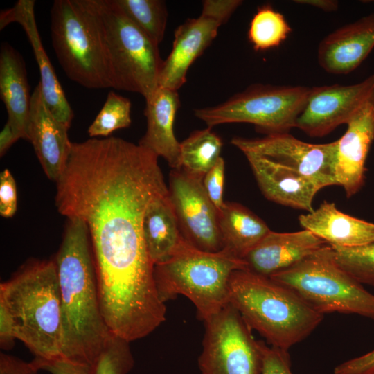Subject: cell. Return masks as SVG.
Instances as JSON below:
<instances>
[{
    "mask_svg": "<svg viewBox=\"0 0 374 374\" xmlns=\"http://www.w3.org/2000/svg\"><path fill=\"white\" fill-rule=\"evenodd\" d=\"M263 364L261 374H293L288 350L269 346L262 341Z\"/></svg>",
    "mask_w": 374,
    "mask_h": 374,
    "instance_id": "obj_32",
    "label": "cell"
},
{
    "mask_svg": "<svg viewBox=\"0 0 374 374\" xmlns=\"http://www.w3.org/2000/svg\"><path fill=\"white\" fill-rule=\"evenodd\" d=\"M347 126L337 140L335 176L338 186L350 197L364 184L366 160L374 140V105L359 113Z\"/></svg>",
    "mask_w": 374,
    "mask_h": 374,
    "instance_id": "obj_19",
    "label": "cell"
},
{
    "mask_svg": "<svg viewBox=\"0 0 374 374\" xmlns=\"http://www.w3.org/2000/svg\"><path fill=\"white\" fill-rule=\"evenodd\" d=\"M17 208V187L15 179L8 169L0 174V215L12 217Z\"/></svg>",
    "mask_w": 374,
    "mask_h": 374,
    "instance_id": "obj_33",
    "label": "cell"
},
{
    "mask_svg": "<svg viewBox=\"0 0 374 374\" xmlns=\"http://www.w3.org/2000/svg\"><path fill=\"white\" fill-rule=\"evenodd\" d=\"M143 231L148 252L154 265L168 260L185 240L168 192L149 205L143 219Z\"/></svg>",
    "mask_w": 374,
    "mask_h": 374,
    "instance_id": "obj_23",
    "label": "cell"
},
{
    "mask_svg": "<svg viewBox=\"0 0 374 374\" xmlns=\"http://www.w3.org/2000/svg\"><path fill=\"white\" fill-rule=\"evenodd\" d=\"M203 348L198 359L202 374H261L262 341L230 303L204 321Z\"/></svg>",
    "mask_w": 374,
    "mask_h": 374,
    "instance_id": "obj_9",
    "label": "cell"
},
{
    "mask_svg": "<svg viewBox=\"0 0 374 374\" xmlns=\"http://www.w3.org/2000/svg\"><path fill=\"white\" fill-rule=\"evenodd\" d=\"M328 243L311 231H270L244 258L248 270L267 277L298 263Z\"/></svg>",
    "mask_w": 374,
    "mask_h": 374,
    "instance_id": "obj_18",
    "label": "cell"
},
{
    "mask_svg": "<svg viewBox=\"0 0 374 374\" xmlns=\"http://www.w3.org/2000/svg\"><path fill=\"white\" fill-rule=\"evenodd\" d=\"M291 32L285 17L270 4H265L259 7L253 15L248 39L256 51H265L278 46Z\"/></svg>",
    "mask_w": 374,
    "mask_h": 374,
    "instance_id": "obj_27",
    "label": "cell"
},
{
    "mask_svg": "<svg viewBox=\"0 0 374 374\" xmlns=\"http://www.w3.org/2000/svg\"><path fill=\"white\" fill-rule=\"evenodd\" d=\"M374 373V349L347 360L334 369V374H372Z\"/></svg>",
    "mask_w": 374,
    "mask_h": 374,
    "instance_id": "obj_35",
    "label": "cell"
},
{
    "mask_svg": "<svg viewBox=\"0 0 374 374\" xmlns=\"http://www.w3.org/2000/svg\"><path fill=\"white\" fill-rule=\"evenodd\" d=\"M35 4L34 0H19L12 8L1 10L0 30L13 22L22 26L38 64L39 83L44 102L54 117L70 127L73 112L43 47L35 19Z\"/></svg>",
    "mask_w": 374,
    "mask_h": 374,
    "instance_id": "obj_14",
    "label": "cell"
},
{
    "mask_svg": "<svg viewBox=\"0 0 374 374\" xmlns=\"http://www.w3.org/2000/svg\"><path fill=\"white\" fill-rule=\"evenodd\" d=\"M224 178L225 163L223 158L220 157L202 180L208 197L219 212L225 204L223 199Z\"/></svg>",
    "mask_w": 374,
    "mask_h": 374,
    "instance_id": "obj_31",
    "label": "cell"
},
{
    "mask_svg": "<svg viewBox=\"0 0 374 374\" xmlns=\"http://www.w3.org/2000/svg\"><path fill=\"white\" fill-rule=\"evenodd\" d=\"M131 101L114 91L108 93L106 100L88 128L92 137H109L114 131L129 127L132 123Z\"/></svg>",
    "mask_w": 374,
    "mask_h": 374,
    "instance_id": "obj_28",
    "label": "cell"
},
{
    "mask_svg": "<svg viewBox=\"0 0 374 374\" xmlns=\"http://www.w3.org/2000/svg\"><path fill=\"white\" fill-rule=\"evenodd\" d=\"M310 89L303 86L253 84L215 106L196 109L194 114L211 128L247 123L267 135L285 133L295 127Z\"/></svg>",
    "mask_w": 374,
    "mask_h": 374,
    "instance_id": "obj_8",
    "label": "cell"
},
{
    "mask_svg": "<svg viewBox=\"0 0 374 374\" xmlns=\"http://www.w3.org/2000/svg\"><path fill=\"white\" fill-rule=\"evenodd\" d=\"M130 343L112 335L92 368V374H127L134 366Z\"/></svg>",
    "mask_w": 374,
    "mask_h": 374,
    "instance_id": "obj_30",
    "label": "cell"
},
{
    "mask_svg": "<svg viewBox=\"0 0 374 374\" xmlns=\"http://www.w3.org/2000/svg\"><path fill=\"white\" fill-rule=\"evenodd\" d=\"M125 16L159 45L166 32L168 12L162 0H114Z\"/></svg>",
    "mask_w": 374,
    "mask_h": 374,
    "instance_id": "obj_26",
    "label": "cell"
},
{
    "mask_svg": "<svg viewBox=\"0 0 374 374\" xmlns=\"http://www.w3.org/2000/svg\"><path fill=\"white\" fill-rule=\"evenodd\" d=\"M294 292L314 310L374 320V294L336 262L328 244L269 277Z\"/></svg>",
    "mask_w": 374,
    "mask_h": 374,
    "instance_id": "obj_6",
    "label": "cell"
},
{
    "mask_svg": "<svg viewBox=\"0 0 374 374\" xmlns=\"http://www.w3.org/2000/svg\"><path fill=\"white\" fill-rule=\"evenodd\" d=\"M238 269L248 270L244 260L225 249L202 251L185 239L168 260L154 265V276L162 302L184 295L204 321L229 303V280Z\"/></svg>",
    "mask_w": 374,
    "mask_h": 374,
    "instance_id": "obj_4",
    "label": "cell"
},
{
    "mask_svg": "<svg viewBox=\"0 0 374 374\" xmlns=\"http://www.w3.org/2000/svg\"><path fill=\"white\" fill-rule=\"evenodd\" d=\"M222 148V139L211 127L194 131L181 142V168L203 179L221 157Z\"/></svg>",
    "mask_w": 374,
    "mask_h": 374,
    "instance_id": "obj_25",
    "label": "cell"
},
{
    "mask_svg": "<svg viewBox=\"0 0 374 374\" xmlns=\"http://www.w3.org/2000/svg\"><path fill=\"white\" fill-rule=\"evenodd\" d=\"M31 362L39 371L44 370L51 374H92L91 366L63 358L52 360L34 359Z\"/></svg>",
    "mask_w": 374,
    "mask_h": 374,
    "instance_id": "obj_34",
    "label": "cell"
},
{
    "mask_svg": "<svg viewBox=\"0 0 374 374\" xmlns=\"http://www.w3.org/2000/svg\"><path fill=\"white\" fill-rule=\"evenodd\" d=\"M298 3L309 5L326 12H332L338 9V2L334 0H298Z\"/></svg>",
    "mask_w": 374,
    "mask_h": 374,
    "instance_id": "obj_39",
    "label": "cell"
},
{
    "mask_svg": "<svg viewBox=\"0 0 374 374\" xmlns=\"http://www.w3.org/2000/svg\"><path fill=\"white\" fill-rule=\"evenodd\" d=\"M62 309L63 359L93 367L113 335L101 311L88 227L67 218L55 257Z\"/></svg>",
    "mask_w": 374,
    "mask_h": 374,
    "instance_id": "obj_1",
    "label": "cell"
},
{
    "mask_svg": "<svg viewBox=\"0 0 374 374\" xmlns=\"http://www.w3.org/2000/svg\"><path fill=\"white\" fill-rule=\"evenodd\" d=\"M69 129L51 114L38 83L31 93L28 141L32 143L46 175L55 182L66 166L71 143Z\"/></svg>",
    "mask_w": 374,
    "mask_h": 374,
    "instance_id": "obj_15",
    "label": "cell"
},
{
    "mask_svg": "<svg viewBox=\"0 0 374 374\" xmlns=\"http://www.w3.org/2000/svg\"><path fill=\"white\" fill-rule=\"evenodd\" d=\"M51 33L57 60L70 80L88 89L112 87L95 0H55Z\"/></svg>",
    "mask_w": 374,
    "mask_h": 374,
    "instance_id": "obj_5",
    "label": "cell"
},
{
    "mask_svg": "<svg viewBox=\"0 0 374 374\" xmlns=\"http://www.w3.org/2000/svg\"><path fill=\"white\" fill-rule=\"evenodd\" d=\"M16 331L14 320L6 306L0 302V346L10 350L15 344Z\"/></svg>",
    "mask_w": 374,
    "mask_h": 374,
    "instance_id": "obj_36",
    "label": "cell"
},
{
    "mask_svg": "<svg viewBox=\"0 0 374 374\" xmlns=\"http://www.w3.org/2000/svg\"><path fill=\"white\" fill-rule=\"evenodd\" d=\"M373 105L374 73L354 84L310 87L295 127L310 136L322 137Z\"/></svg>",
    "mask_w": 374,
    "mask_h": 374,
    "instance_id": "obj_13",
    "label": "cell"
},
{
    "mask_svg": "<svg viewBox=\"0 0 374 374\" xmlns=\"http://www.w3.org/2000/svg\"><path fill=\"white\" fill-rule=\"evenodd\" d=\"M330 246L343 269L361 284L374 287V243L355 247Z\"/></svg>",
    "mask_w": 374,
    "mask_h": 374,
    "instance_id": "obj_29",
    "label": "cell"
},
{
    "mask_svg": "<svg viewBox=\"0 0 374 374\" xmlns=\"http://www.w3.org/2000/svg\"><path fill=\"white\" fill-rule=\"evenodd\" d=\"M202 180L181 168L172 169L169 198L184 238L202 251L219 252L224 249L219 211L208 197Z\"/></svg>",
    "mask_w": 374,
    "mask_h": 374,
    "instance_id": "obj_12",
    "label": "cell"
},
{
    "mask_svg": "<svg viewBox=\"0 0 374 374\" xmlns=\"http://www.w3.org/2000/svg\"><path fill=\"white\" fill-rule=\"evenodd\" d=\"M100 16L112 88L148 99L159 86L163 64L159 46L136 26L114 0H95Z\"/></svg>",
    "mask_w": 374,
    "mask_h": 374,
    "instance_id": "obj_7",
    "label": "cell"
},
{
    "mask_svg": "<svg viewBox=\"0 0 374 374\" xmlns=\"http://www.w3.org/2000/svg\"><path fill=\"white\" fill-rule=\"evenodd\" d=\"M244 155L260 190L267 199L308 213L314 211V197L323 188L318 183L264 157L253 154Z\"/></svg>",
    "mask_w": 374,
    "mask_h": 374,
    "instance_id": "obj_17",
    "label": "cell"
},
{
    "mask_svg": "<svg viewBox=\"0 0 374 374\" xmlns=\"http://www.w3.org/2000/svg\"><path fill=\"white\" fill-rule=\"evenodd\" d=\"M372 374H374V373H372Z\"/></svg>",
    "mask_w": 374,
    "mask_h": 374,
    "instance_id": "obj_40",
    "label": "cell"
},
{
    "mask_svg": "<svg viewBox=\"0 0 374 374\" xmlns=\"http://www.w3.org/2000/svg\"><path fill=\"white\" fill-rule=\"evenodd\" d=\"M374 48V13L326 36L318 47V62L326 72L345 75L356 69Z\"/></svg>",
    "mask_w": 374,
    "mask_h": 374,
    "instance_id": "obj_16",
    "label": "cell"
},
{
    "mask_svg": "<svg viewBox=\"0 0 374 374\" xmlns=\"http://www.w3.org/2000/svg\"><path fill=\"white\" fill-rule=\"evenodd\" d=\"M0 374H39V370L32 362L1 353Z\"/></svg>",
    "mask_w": 374,
    "mask_h": 374,
    "instance_id": "obj_37",
    "label": "cell"
},
{
    "mask_svg": "<svg viewBox=\"0 0 374 374\" xmlns=\"http://www.w3.org/2000/svg\"><path fill=\"white\" fill-rule=\"evenodd\" d=\"M229 295L251 330L285 350L308 337L323 319L289 287L247 269L233 272Z\"/></svg>",
    "mask_w": 374,
    "mask_h": 374,
    "instance_id": "obj_3",
    "label": "cell"
},
{
    "mask_svg": "<svg viewBox=\"0 0 374 374\" xmlns=\"http://www.w3.org/2000/svg\"><path fill=\"white\" fill-rule=\"evenodd\" d=\"M242 3L240 0H205L199 17L188 19L177 28L172 50L163 60L159 87L178 91L183 86L190 66Z\"/></svg>",
    "mask_w": 374,
    "mask_h": 374,
    "instance_id": "obj_10",
    "label": "cell"
},
{
    "mask_svg": "<svg viewBox=\"0 0 374 374\" xmlns=\"http://www.w3.org/2000/svg\"><path fill=\"white\" fill-rule=\"evenodd\" d=\"M19 139V135L12 129L8 122H6L0 132V155L3 156L8 150Z\"/></svg>",
    "mask_w": 374,
    "mask_h": 374,
    "instance_id": "obj_38",
    "label": "cell"
},
{
    "mask_svg": "<svg viewBox=\"0 0 374 374\" xmlns=\"http://www.w3.org/2000/svg\"><path fill=\"white\" fill-rule=\"evenodd\" d=\"M0 302L14 320L16 337L35 355L62 356V309L55 259L33 260L0 285Z\"/></svg>",
    "mask_w": 374,
    "mask_h": 374,
    "instance_id": "obj_2",
    "label": "cell"
},
{
    "mask_svg": "<svg viewBox=\"0 0 374 374\" xmlns=\"http://www.w3.org/2000/svg\"><path fill=\"white\" fill-rule=\"evenodd\" d=\"M231 143L244 154H253L289 168L314 180L322 188L338 186L335 176L337 141L310 143L285 132L260 139L234 137Z\"/></svg>",
    "mask_w": 374,
    "mask_h": 374,
    "instance_id": "obj_11",
    "label": "cell"
},
{
    "mask_svg": "<svg viewBox=\"0 0 374 374\" xmlns=\"http://www.w3.org/2000/svg\"><path fill=\"white\" fill-rule=\"evenodd\" d=\"M0 95L7 110V122L21 139L28 140L31 95L26 65L20 53L6 42L0 50Z\"/></svg>",
    "mask_w": 374,
    "mask_h": 374,
    "instance_id": "obj_22",
    "label": "cell"
},
{
    "mask_svg": "<svg viewBox=\"0 0 374 374\" xmlns=\"http://www.w3.org/2000/svg\"><path fill=\"white\" fill-rule=\"evenodd\" d=\"M224 249L243 259L271 231L267 224L244 206L225 202L219 212Z\"/></svg>",
    "mask_w": 374,
    "mask_h": 374,
    "instance_id": "obj_24",
    "label": "cell"
},
{
    "mask_svg": "<svg viewBox=\"0 0 374 374\" xmlns=\"http://www.w3.org/2000/svg\"><path fill=\"white\" fill-rule=\"evenodd\" d=\"M179 106L177 91L159 87L145 100L146 131L139 142L158 157H163L172 169L181 168V142L173 129Z\"/></svg>",
    "mask_w": 374,
    "mask_h": 374,
    "instance_id": "obj_20",
    "label": "cell"
},
{
    "mask_svg": "<svg viewBox=\"0 0 374 374\" xmlns=\"http://www.w3.org/2000/svg\"><path fill=\"white\" fill-rule=\"evenodd\" d=\"M299 222L330 245L355 247L374 243V223L340 211L333 202L324 201L312 212L301 215Z\"/></svg>",
    "mask_w": 374,
    "mask_h": 374,
    "instance_id": "obj_21",
    "label": "cell"
}]
</instances>
